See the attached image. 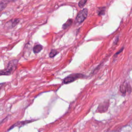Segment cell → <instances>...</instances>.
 Returning a JSON list of instances; mask_svg holds the SVG:
<instances>
[{"mask_svg": "<svg viewBox=\"0 0 132 132\" xmlns=\"http://www.w3.org/2000/svg\"><path fill=\"white\" fill-rule=\"evenodd\" d=\"M72 22H73V20H72V19H68V20H67V21L64 24H63V25H62V28L65 29L68 28L69 26H71V25L72 24Z\"/></svg>", "mask_w": 132, "mask_h": 132, "instance_id": "7", "label": "cell"}, {"mask_svg": "<svg viewBox=\"0 0 132 132\" xmlns=\"http://www.w3.org/2000/svg\"><path fill=\"white\" fill-rule=\"evenodd\" d=\"M3 85H4V84H2V83H1V84H0V89H1V88L2 87V86H3Z\"/></svg>", "mask_w": 132, "mask_h": 132, "instance_id": "16", "label": "cell"}, {"mask_svg": "<svg viewBox=\"0 0 132 132\" xmlns=\"http://www.w3.org/2000/svg\"><path fill=\"white\" fill-rule=\"evenodd\" d=\"M31 122V121H23V122H18L16 123H15V124H14L13 125V127H15V126H23L24 125H25L26 124L28 123H29Z\"/></svg>", "mask_w": 132, "mask_h": 132, "instance_id": "8", "label": "cell"}, {"mask_svg": "<svg viewBox=\"0 0 132 132\" xmlns=\"http://www.w3.org/2000/svg\"><path fill=\"white\" fill-rule=\"evenodd\" d=\"M87 1H80L79 2H78V6L80 7V8H82L86 4V3H87Z\"/></svg>", "mask_w": 132, "mask_h": 132, "instance_id": "12", "label": "cell"}, {"mask_svg": "<svg viewBox=\"0 0 132 132\" xmlns=\"http://www.w3.org/2000/svg\"><path fill=\"white\" fill-rule=\"evenodd\" d=\"M123 48H124V47H122L119 51H118L116 54V55H118L119 53H120L121 52H122V51H123Z\"/></svg>", "mask_w": 132, "mask_h": 132, "instance_id": "15", "label": "cell"}, {"mask_svg": "<svg viewBox=\"0 0 132 132\" xmlns=\"http://www.w3.org/2000/svg\"><path fill=\"white\" fill-rule=\"evenodd\" d=\"M18 62V60L13 59L9 62L7 67L4 70L0 71L1 75H9L13 71H14L16 68Z\"/></svg>", "mask_w": 132, "mask_h": 132, "instance_id": "1", "label": "cell"}, {"mask_svg": "<svg viewBox=\"0 0 132 132\" xmlns=\"http://www.w3.org/2000/svg\"><path fill=\"white\" fill-rule=\"evenodd\" d=\"M126 91H128L129 93L130 92V91H131V87H130V86L128 84H126Z\"/></svg>", "mask_w": 132, "mask_h": 132, "instance_id": "14", "label": "cell"}, {"mask_svg": "<svg viewBox=\"0 0 132 132\" xmlns=\"http://www.w3.org/2000/svg\"><path fill=\"white\" fill-rule=\"evenodd\" d=\"M7 5V2L6 1L1 2L0 3V12L5 9V8L6 7Z\"/></svg>", "mask_w": 132, "mask_h": 132, "instance_id": "9", "label": "cell"}, {"mask_svg": "<svg viewBox=\"0 0 132 132\" xmlns=\"http://www.w3.org/2000/svg\"><path fill=\"white\" fill-rule=\"evenodd\" d=\"M109 105V101H104L103 103H101L98 105V106L97 108L96 111L98 112H100V113L106 112L108 110Z\"/></svg>", "mask_w": 132, "mask_h": 132, "instance_id": "4", "label": "cell"}, {"mask_svg": "<svg viewBox=\"0 0 132 132\" xmlns=\"http://www.w3.org/2000/svg\"><path fill=\"white\" fill-rule=\"evenodd\" d=\"M99 11H98V15H102L103 14H104L105 13V8H102V9L101 8H99L98 9Z\"/></svg>", "mask_w": 132, "mask_h": 132, "instance_id": "13", "label": "cell"}, {"mask_svg": "<svg viewBox=\"0 0 132 132\" xmlns=\"http://www.w3.org/2000/svg\"><path fill=\"white\" fill-rule=\"evenodd\" d=\"M43 48V46L40 44H37L33 47V52L35 54H38L40 52Z\"/></svg>", "mask_w": 132, "mask_h": 132, "instance_id": "6", "label": "cell"}, {"mask_svg": "<svg viewBox=\"0 0 132 132\" xmlns=\"http://www.w3.org/2000/svg\"><path fill=\"white\" fill-rule=\"evenodd\" d=\"M84 77V75L80 73H75V74H71L68 76H67L63 80V82L64 84H67L71 83L75 80L80 78H82Z\"/></svg>", "mask_w": 132, "mask_h": 132, "instance_id": "2", "label": "cell"}, {"mask_svg": "<svg viewBox=\"0 0 132 132\" xmlns=\"http://www.w3.org/2000/svg\"><path fill=\"white\" fill-rule=\"evenodd\" d=\"M58 54V52L55 50H52L49 54V56L51 58H53Z\"/></svg>", "mask_w": 132, "mask_h": 132, "instance_id": "10", "label": "cell"}, {"mask_svg": "<svg viewBox=\"0 0 132 132\" xmlns=\"http://www.w3.org/2000/svg\"><path fill=\"white\" fill-rule=\"evenodd\" d=\"M19 22H20V20L18 19H15L13 20H9L8 22H7L5 24L4 27L5 28H6V29L12 28L15 27Z\"/></svg>", "mask_w": 132, "mask_h": 132, "instance_id": "5", "label": "cell"}, {"mask_svg": "<svg viewBox=\"0 0 132 132\" xmlns=\"http://www.w3.org/2000/svg\"><path fill=\"white\" fill-rule=\"evenodd\" d=\"M120 92L123 94H125L126 92V87L124 85H121L120 87Z\"/></svg>", "mask_w": 132, "mask_h": 132, "instance_id": "11", "label": "cell"}, {"mask_svg": "<svg viewBox=\"0 0 132 132\" xmlns=\"http://www.w3.org/2000/svg\"><path fill=\"white\" fill-rule=\"evenodd\" d=\"M88 15V9L84 8L81 10L77 15L75 19V23L79 24L81 23L87 18Z\"/></svg>", "mask_w": 132, "mask_h": 132, "instance_id": "3", "label": "cell"}]
</instances>
